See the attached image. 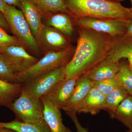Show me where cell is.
<instances>
[{"mask_svg": "<svg viewBox=\"0 0 132 132\" xmlns=\"http://www.w3.org/2000/svg\"><path fill=\"white\" fill-rule=\"evenodd\" d=\"M79 28L76 49L65 66V79L86 75L107 58L110 45L114 39L106 34Z\"/></svg>", "mask_w": 132, "mask_h": 132, "instance_id": "obj_1", "label": "cell"}, {"mask_svg": "<svg viewBox=\"0 0 132 132\" xmlns=\"http://www.w3.org/2000/svg\"><path fill=\"white\" fill-rule=\"evenodd\" d=\"M69 10L76 18L91 17L117 19L127 21L132 19L131 9L120 2L105 0H64Z\"/></svg>", "mask_w": 132, "mask_h": 132, "instance_id": "obj_2", "label": "cell"}, {"mask_svg": "<svg viewBox=\"0 0 132 132\" xmlns=\"http://www.w3.org/2000/svg\"><path fill=\"white\" fill-rule=\"evenodd\" d=\"M72 47L60 51H49L40 60L25 71L19 73L17 83L22 84L60 67L66 65L73 56L75 50Z\"/></svg>", "mask_w": 132, "mask_h": 132, "instance_id": "obj_3", "label": "cell"}, {"mask_svg": "<svg viewBox=\"0 0 132 132\" xmlns=\"http://www.w3.org/2000/svg\"><path fill=\"white\" fill-rule=\"evenodd\" d=\"M4 14L14 36L34 52H39V45L21 11L15 7L7 5Z\"/></svg>", "mask_w": 132, "mask_h": 132, "instance_id": "obj_4", "label": "cell"}, {"mask_svg": "<svg viewBox=\"0 0 132 132\" xmlns=\"http://www.w3.org/2000/svg\"><path fill=\"white\" fill-rule=\"evenodd\" d=\"M65 66H62L22 83L21 92L31 97L41 99L65 79Z\"/></svg>", "mask_w": 132, "mask_h": 132, "instance_id": "obj_5", "label": "cell"}, {"mask_svg": "<svg viewBox=\"0 0 132 132\" xmlns=\"http://www.w3.org/2000/svg\"><path fill=\"white\" fill-rule=\"evenodd\" d=\"M18 120L25 123H34L44 119V106L41 99L36 98L21 92L10 106Z\"/></svg>", "mask_w": 132, "mask_h": 132, "instance_id": "obj_6", "label": "cell"}, {"mask_svg": "<svg viewBox=\"0 0 132 132\" xmlns=\"http://www.w3.org/2000/svg\"><path fill=\"white\" fill-rule=\"evenodd\" d=\"M76 23L79 27L106 34L114 39L125 35L127 31V21L123 20L82 17L76 18Z\"/></svg>", "mask_w": 132, "mask_h": 132, "instance_id": "obj_7", "label": "cell"}, {"mask_svg": "<svg viewBox=\"0 0 132 132\" xmlns=\"http://www.w3.org/2000/svg\"><path fill=\"white\" fill-rule=\"evenodd\" d=\"M36 39L47 52L62 51L71 47L64 34L46 25H42Z\"/></svg>", "mask_w": 132, "mask_h": 132, "instance_id": "obj_8", "label": "cell"}, {"mask_svg": "<svg viewBox=\"0 0 132 132\" xmlns=\"http://www.w3.org/2000/svg\"><path fill=\"white\" fill-rule=\"evenodd\" d=\"M93 87V81L86 76L78 78L72 94L62 110L67 114L77 113L82 102Z\"/></svg>", "mask_w": 132, "mask_h": 132, "instance_id": "obj_9", "label": "cell"}, {"mask_svg": "<svg viewBox=\"0 0 132 132\" xmlns=\"http://www.w3.org/2000/svg\"><path fill=\"white\" fill-rule=\"evenodd\" d=\"M78 78L64 79L43 97L49 100L55 106L62 110L72 94Z\"/></svg>", "mask_w": 132, "mask_h": 132, "instance_id": "obj_10", "label": "cell"}, {"mask_svg": "<svg viewBox=\"0 0 132 132\" xmlns=\"http://www.w3.org/2000/svg\"><path fill=\"white\" fill-rule=\"evenodd\" d=\"M1 53L10 60L19 73L29 68L38 61L37 58L28 53L22 46H9L5 48Z\"/></svg>", "mask_w": 132, "mask_h": 132, "instance_id": "obj_11", "label": "cell"}, {"mask_svg": "<svg viewBox=\"0 0 132 132\" xmlns=\"http://www.w3.org/2000/svg\"><path fill=\"white\" fill-rule=\"evenodd\" d=\"M108 58L118 63L121 59H127L132 66V36L125 35L114 39L111 43Z\"/></svg>", "mask_w": 132, "mask_h": 132, "instance_id": "obj_12", "label": "cell"}, {"mask_svg": "<svg viewBox=\"0 0 132 132\" xmlns=\"http://www.w3.org/2000/svg\"><path fill=\"white\" fill-rule=\"evenodd\" d=\"M44 106L43 116L51 132H72L62 122L60 109L55 106L49 100L41 98Z\"/></svg>", "mask_w": 132, "mask_h": 132, "instance_id": "obj_13", "label": "cell"}, {"mask_svg": "<svg viewBox=\"0 0 132 132\" xmlns=\"http://www.w3.org/2000/svg\"><path fill=\"white\" fill-rule=\"evenodd\" d=\"M20 3L22 13L36 39L43 25L41 13L32 0H20Z\"/></svg>", "mask_w": 132, "mask_h": 132, "instance_id": "obj_14", "label": "cell"}, {"mask_svg": "<svg viewBox=\"0 0 132 132\" xmlns=\"http://www.w3.org/2000/svg\"><path fill=\"white\" fill-rule=\"evenodd\" d=\"M105 97L104 95L93 87L82 102L77 113L96 115L103 110Z\"/></svg>", "mask_w": 132, "mask_h": 132, "instance_id": "obj_15", "label": "cell"}, {"mask_svg": "<svg viewBox=\"0 0 132 132\" xmlns=\"http://www.w3.org/2000/svg\"><path fill=\"white\" fill-rule=\"evenodd\" d=\"M118 71L117 63L108 58L92 69L86 76L93 81H98L114 78Z\"/></svg>", "mask_w": 132, "mask_h": 132, "instance_id": "obj_16", "label": "cell"}, {"mask_svg": "<svg viewBox=\"0 0 132 132\" xmlns=\"http://www.w3.org/2000/svg\"><path fill=\"white\" fill-rule=\"evenodd\" d=\"M0 126L15 132H51L45 119L34 123L14 120L8 123L0 122Z\"/></svg>", "mask_w": 132, "mask_h": 132, "instance_id": "obj_17", "label": "cell"}, {"mask_svg": "<svg viewBox=\"0 0 132 132\" xmlns=\"http://www.w3.org/2000/svg\"><path fill=\"white\" fill-rule=\"evenodd\" d=\"M22 84L13 83L0 79V106L9 108L21 93Z\"/></svg>", "mask_w": 132, "mask_h": 132, "instance_id": "obj_18", "label": "cell"}, {"mask_svg": "<svg viewBox=\"0 0 132 132\" xmlns=\"http://www.w3.org/2000/svg\"><path fill=\"white\" fill-rule=\"evenodd\" d=\"M67 14L60 13L53 15L46 21V26L53 28L65 36L70 37L73 32V26Z\"/></svg>", "mask_w": 132, "mask_h": 132, "instance_id": "obj_19", "label": "cell"}, {"mask_svg": "<svg viewBox=\"0 0 132 132\" xmlns=\"http://www.w3.org/2000/svg\"><path fill=\"white\" fill-rule=\"evenodd\" d=\"M118 71L114 78L119 86L123 88L132 96V72L127 60L121 59L117 63Z\"/></svg>", "mask_w": 132, "mask_h": 132, "instance_id": "obj_20", "label": "cell"}, {"mask_svg": "<svg viewBox=\"0 0 132 132\" xmlns=\"http://www.w3.org/2000/svg\"><path fill=\"white\" fill-rule=\"evenodd\" d=\"M113 119L121 122L132 130V96L128 95L121 102L116 109Z\"/></svg>", "mask_w": 132, "mask_h": 132, "instance_id": "obj_21", "label": "cell"}, {"mask_svg": "<svg viewBox=\"0 0 132 132\" xmlns=\"http://www.w3.org/2000/svg\"><path fill=\"white\" fill-rule=\"evenodd\" d=\"M128 95L124 88L119 87L106 96L103 110L107 111L111 118L113 119L114 113L118 106Z\"/></svg>", "mask_w": 132, "mask_h": 132, "instance_id": "obj_22", "label": "cell"}, {"mask_svg": "<svg viewBox=\"0 0 132 132\" xmlns=\"http://www.w3.org/2000/svg\"><path fill=\"white\" fill-rule=\"evenodd\" d=\"M41 13H61L71 14L64 0H32Z\"/></svg>", "mask_w": 132, "mask_h": 132, "instance_id": "obj_23", "label": "cell"}, {"mask_svg": "<svg viewBox=\"0 0 132 132\" xmlns=\"http://www.w3.org/2000/svg\"><path fill=\"white\" fill-rule=\"evenodd\" d=\"M19 72L14 65L7 57L0 53V79L9 82L17 83Z\"/></svg>", "mask_w": 132, "mask_h": 132, "instance_id": "obj_24", "label": "cell"}, {"mask_svg": "<svg viewBox=\"0 0 132 132\" xmlns=\"http://www.w3.org/2000/svg\"><path fill=\"white\" fill-rule=\"evenodd\" d=\"M93 87L106 96L119 86L114 78L100 81H93Z\"/></svg>", "mask_w": 132, "mask_h": 132, "instance_id": "obj_25", "label": "cell"}, {"mask_svg": "<svg viewBox=\"0 0 132 132\" xmlns=\"http://www.w3.org/2000/svg\"><path fill=\"white\" fill-rule=\"evenodd\" d=\"M23 43L15 36L9 35L3 28L0 27V53L5 48L12 45L22 46Z\"/></svg>", "mask_w": 132, "mask_h": 132, "instance_id": "obj_26", "label": "cell"}, {"mask_svg": "<svg viewBox=\"0 0 132 132\" xmlns=\"http://www.w3.org/2000/svg\"><path fill=\"white\" fill-rule=\"evenodd\" d=\"M67 115L70 117L75 125L77 132H89L87 129L83 127L81 125L78 120L76 113H69Z\"/></svg>", "mask_w": 132, "mask_h": 132, "instance_id": "obj_27", "label": "cell"}, {"mask_svg": "<svg viewBox=\"0 0 132 132\" xmlns=\"http://www.w3.org/2000/svg\"><path fill=\"white\" fill-rule=\"evenodd\" d=\"M0 27L4 29L9 30L10 28L6 20L5 14L0 11Z\"/></svg>", "mask_w": 132, "mask_h": 132, "instance_id": "obj_28", "label": "cell"}, {"mask_svg": "<svg viewBox=\"0 0 132 132\" xmlns=\"http://www.w3.org/2000/svg\"><path fill=\"white\" fill-rule=\"evenodd\" d=\"M4 1L8 5L20 7V0H4Z\"/></svg>", "mask_w": 132, "mask_h": 132, "instance_id": "obj_29", "label": "cell"}, {"mask_svg": "<svg viewBox=\"0 0 132 132\" xmlns=\"http://www.w3.org/2000/svg\"><path fill=\"white\" fill-rule=\"evenodd\" d=\"M125 35L132 36V19L127 21V31Z\"/></svg>", "mask_w": 132, "mask_h": 132, "instance_id": "obj_30", "label": "cell"}, {"mask_svg": "<svg viewBox=\"0 0 132 132\" xmlns=\"http://www.w3.org/2000/svg\"><path fill=\"white\" fill-rule=\"evenodd\" d=\"M7 4L4 0H0V11L4 14Z\"/></svg>", "mask_w": 132, "mask_h": 132, "instance_id": "obj_31", "label": "cell"}, {"mask_svg": "<svg viewBox=\"0 0 132 132\" xmlns=\"http://www.w3.org/2000/svg\"><path fill=\"white\" fill-rule=\"evenodd\" d=\"M0 132H15L13 130L0 126Z\"/></svg>", "mask_w": 132, "mask_h": 132, "instance_id": "obj_32", "label": "cell"}, {"mask_svg": "<svg viewBox=\"0 0 132 132\" xmlns=\"http://www.w3.org/2000/svg\"><path fill=\"white\" fill-rule=\"evenodd\" d=\"M105 1H114L118 2H121L125 0H105Z\"/></svg>", "mask_w": 132, "mask_h": 132, "instance_id": "obj_33", "label": "cell"}, {"mask_svg": "<svg viewBox=\"0 0 132 132\" xmlns=\"http://www.w3.org/2000/svg\"><path fill=\"white\" fill-rule=\"evenodd\" d=\"M129 66H130V69H131V71L132 72V66L129 65Z\"/></svg>", "mask_w": 132, "mask_h": 132, "instance_id": "obj_34", "label": "cell"}, {"mask_svg": "<svg viewBox=\"0 0 132 132\" xmlns=\"http://www.w3.org/2000/svg\"><path fill=\"white\" fill-rule=\"evenodd\" d=\"M130 1H131V3L132 5V7L131 8V10L132 12V0H130Z\"/></svg>", "mask_w": 132, "mask_h": 132, "instance_id": "obj_35", "label": "cell"}]
</instances>
